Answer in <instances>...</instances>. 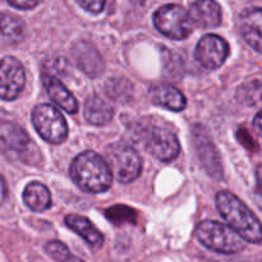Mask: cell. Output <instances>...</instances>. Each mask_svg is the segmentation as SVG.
<instances>
[{"instance_id": "obj_1", "label": "cell", "mask_w": 262, "mask_h": 262, "mask_svg": "<svg viewBox=\"0 0 262 262\" xmlns=\"http://www.w3.org/2000/svg\"><path fill=\"white\" fill-rule=\"evenodd\" d=\"M69 174L74 183L84 192L101 193L113 183V173L106 159L95 151L79 154L71 164Z\"/></svg>"}, {"instance_id": "obj_2", "label": "cell", "mask_w": 262, "mask_h": 262, "mask_svg": "<svg viewBox=\"0 0 262 262\" xmlns=\"http://www.w3.org/2000/svg\"><path fill=\"white\" fill-rule=\"evenodd\" d=\"M216 207L223 219L247 242H262V224L260 220L235 194L228 191L219 192L216 194Z\"/></svg>"}, {"instance_id": "obj_3", "label": "cell", "mask_w": 262, "mask_h": 262, "mask_svg": "<svg viewBox=\"0 0 262 262\" xmlns=\"http://www.w3.org/2000/svg\"><path fill=\"white\" fill-rule=\"evenodd\" d=\"M197 239L209 250L223 255H234L245 250L247 241L230 225L219 222H202L197 225Z\"/></svg>"}, {"instance_id": "obj_4", "label": "cell", "mask_w": 262, "mask_h": 262, "mask_svg": "<svg viewBox=\"0 0 262 262\" xmlns=\"http://www.w3.org/2000/svg\"><path fill=\"white\" fill-rule=\"evenodd\" d=\"M105 158L112 173L120 183H130L140 177L142 170L141 156L129 143L117 141L105 150Z\"/></svg>"}, {"instance_id": "obj_5", "label": "cell", "mask_w": 262, "mask_h": 262, "mask_svg": "<svg viewBox=\"0 0 262 262\" xmlns=\"http://www.w3.org/2000/svg\"><path fill=\"white\" fill-rule=\"evenodd\" d=\"M154 25L166 37L183 40L192 33L194 22L186 8L179 4H166L155 12Z\"/></svg>"}, {"instance_id": "obj_6", "label": "cell", "mask_w": 262, "mask_h": 262, "mask_svg": "<svg viewBox=\"0 0 262 262\" xmlns=\"http://www.w3.org/2000/svg\"><path fill=\"white\" fill-rule=\"evenodd\" d=\"M0 150L8 158L27 163L37 155V147L28 133L12 122L0 123Z\"/></svg>"}, {"instance_id": "obj_7", "label": "cell", "mask_w": 262, "mask_h": 262, "mask_svg": "<svg viewBox=\"0 0 262 262\" xmlns=\"http://www.w3.org/2000/svg\"><path fill=\"white\" fill-rule=\"evenodd\" d=\"M32 124L40 137L53 145L64 142L68 137L66 118L50 104H40L33 109Z\"/></svg>"}, {"instance_id": "obj_8", "label": "cell", "mask_w": 262, "mask_h": 262, "mask_svg": "<svg viewBox=\"0 0 262 262\" xmlns=\"http://www.w3.org/2000/svg\"><path fill=\"white\" fill-rule=\"evenodd\" d=\"M142 143L146 150L161 161H171L181 152V145L171 130L150 127L143 132Z\"/></svg>"}, {"instance_id": "obj_9", "label": "cell", "mask_w": 262, "mask_h": 262, "mask_svg": "<svg viewBox=\"0 0 262 262\" xmlns=\"http://www.w3.org/2000/svg\"><path fill=\"white\" fill-rule=\"evenodd\" d=\"M26 84V73L22 63L14 56L0 60V99L12 101L17 99Z\"/></svg>"}, {"instance_id": "obj_10", "label": "cell", "mask_w": 262, "mask_h": 262, "mask_svg": "<svg viewBox=\"0 0 262 262\" xmlns=\"http://www.w3.org/2000/svg\"><path fill=\"white\" fill-rule=\"evenodd\" d=\"M229 45L219 35H205L197 42L194 49V58L200 66L209 71L220 68L229 55Z\"/></svg>"}, {"instance_id": "obj_11", "label": "cell", "mask_w": 262, "mask_h": 262, "mask_svg": "<svg viewBox=\"0 0 262 262\" xmlns=\"http://www.w3.org/2000/svg\"><path fill=\"white\" fill-rule=\"evenodd\" d=\"M193 138L194 146H196L202 166L206 169L210 177L220 181L223 178L222 161H220V156L210 136L207 135L204 128L196 127L193 130Z\"/></svg>"}, {"instance_id": "obj_12", "label": "cell", "mask_w": 262, "mask_h": 262, "mask_svg": "<svg viewBox=\"0 0 262 262\" xmlns=\"http://www.w3.org/2000/svg\"><path fill=\"white\" fill-rule=\"evenodd\" d=\"M239 31L246 42L262 54V8H248L241 13Z\"/></svg>"}, {"instance_id": "obj_13", "label": "cell", "mask_w": 262, "mask_h": 262, "mask_svg": "<svg viewBox=\"0 0 262 262\" xmlns=\"http://www.w3.org/2000/svg\"><path fill=\"white\" fill-rule=\"evenodd\" d=\"M42 84L50 99L56 105L69 114H74L78 110V102L71 91L50 73H42Z\"/></svg>"}, {"instance_id": "obj_14", "label": "cell", "mask_w": 262, "mask_h": 262, "mask_svg": "<svg viewBox=\"0 0 262 262\" xmlns=\"http://www.w3.org/2000/svg\"><path fill=\"white\" fill-rule=\"evenodd\" d=\"M189 13L193 22L200 27L212 28L222 23V7L215 0H196Z\"/></svg>"}, {"instance_id": "obj_15", "label": "cell", "mask_w": 262, "mask_h": 262, "mask_svg": "<svg viewBox=\"0 0 262 262\" xmlns=\"http://www.w3.org/2000/svg\"><path fill=\"white\" fill-rule=\"evenodd\" d=\"M150 99L158 106H163L171 112H182L186 109V96L171 84L161 83L150 90Z\"/></svg>"}, {"instance_id": "obj_16", "label": "cell", "mask_w": 262, "mask_h": 262, "mask_svg": "<svg viewBox=\"0 0 262 262\" xmlns=\"http://www.w3.org/2000/svg\"><path fill=\"white\" fill-rule=\"evenodd\" d=\"M66 224L69 229H72L79 237L83 238L87 242V245L94 248V250H99L104 245V235H102V233L87 217L76 214L67 215Z\"/></svg>"}, {"instance_id": "obj_17", "label": "cell", "mask_w": 262, "mask_h": 262, "mask_svg": "<svg viewBox=\"0 0 262 262\" xmlns=\"http://www.w3.org/2000/svg\"><path fill=\"white\" fill-rule=\"evenodd\" d=\"M23 201L32 211H46L51 206L50 191L40 182H31L26 186L23 192Z\"/></svg>"}, {"instance_id": "obj_18", "label": "cell", "mask_w": 262, "mask_h": 262, "mask_svg": "<svg viewBox=\"0 0 262 262\" xmlns=\"http://www.w3.org/2000/svg\"><path fill=\"white\" fill-rule=\"evenodd\" d=\"M84 117L91 124L105 125L114 117V109L106 100L92 96L84 104Z\"/></svg>"}, {"instance_id": "obj_19", "label": "cell", "mask_w": 262, "mask_h": 262, "mask_svg": "<svg viewBox=\"0 0 262 262\" xmlns=\"http://www.w3.org/2000/svg\"><path fill=\"white\" fill-rule=\"evenodd\" d=\"M26 26L20 18L13 14H0V42L17 43L23 40Z\"/></svg>"}, {"instance_id": "obj_20", "label": "cell", "mask_w": 262, "mask_h": 262, "mask_svg": "<svg viewBox=\"0 0 262 262\" xmlns=\"http://www.w3.org/2000/svg\"><path fill=\"white\" fill-rule=\"evenodd\" d=\"M76 56L78 66L89 76L96 77L102 72V60L92 46L81 42L76 49Z\"/></svg>"}, {"instance_id": "obj_21", "label": "cell", "mask_w": 262, "mask_h": 262, "mask_svg": "<svg viewBox=\"0 0 262 262\" xmlns=\"http://www.w3.org/2000/svg\"><path fill=\"white\" fill-rule=\"evenodd\" d=\"M235 97L246 106H262V83L253 81L242 84L238 89Z\"/></svg>"}, {"instance_id": "obj_22", "label": "cell", "mask_w": 262, "mask_h": 262, "mask_svg": "<svg viewBox=\"0 0 262 262\" xmlns=\"http://www.w3.org/2000/svg\"><path fill=\"white\" fill-rule=\"evenodd\" d=\"M46 252L56 261H71V260H78L72 253L69 252L68 247L64 243L59 242V241H51L46 245L45 247Z\"/></svg>"}, {"instance_id": "obj_23", "label": "cell", "mask_w": 262, "mask_h": 262, "mask_svg": "<svg viewBox=\"0 0 262 262\" xmlns=\"http://www.w3.org/2000/svg\"><path fill=\"white\" fill-rule=\"evenodd\" d=\"M136 212L135 210H130L125 206H115L112 207L106 211V216L109 217V220H112L113 223L118 224V223H132L135 222Z\"/></svg>"}, {"instance_id": "obj_24", "label": "cell", "mask_w": 262, "mask_h": 262, "mask_svg": "<svg viewBox=\"0 0 262 262\" xmlns=\"http://www.w3.org/2000/svg\"><path fill=\"white\" fill-rule=\"evenodd\" d=\"M81 8H83L86 12L92 13V14H99L104 10L105 2L106 0H76Z\"/></svg>"}, {"instance_id": "obj_25", "label": "cell", "mask_w": 262, "mask_h": 262, "mask_svg": "<svg viewBox=\"0 0 262 262\" xmlns=\"http://www.w3.org/2000/svg\"><path fill=\"white\" fill-rule=\"evenodd\" d=\"M255 201L257 204L258 209L262 211V165H258L257 170H256Z\"/></svg>"}, {"instance_id": "obj_26", "label": "cell", "mask_w": 262, "mask_h": 262, "mask_svg": "<svg viewBox=\"0 0 262 262\" xmlns=\"http://www.w3.org/2000/svg\"><path fill=\"white\" fill-rule=\"evenodd\" d=\"M8 3L17 9H32L40 3V0H8Z\"/></svg>"}, {"instance_id": "obj_27", "label": "cell", "mask_w": 262, "mask_h": 262, "mask_svg": "<svg viewBox=\"0 0 262 262\" xmlns=\"http://www.w3.org/2000/svg\"><path fill=\"white\" fill-rule=\"evenodd\" d=\"M253 128H255V130L258 135L262 136V110L257 113V115L253 119Z\"/></svg>"}, {"instance_id": "obj_28", "label": "cell", "mask_w": 262, "mask_h": 262, "mask_svg": "<svg viewBox=\"0 0 262 262\" xmlns=\"http://www.w3.org/2000/svg\"><path fill=\"white\" fill-rule=\"evenodd\" d=\"M5 199H7V183H5V179L0 174V205L5 201Z\"/></svg>"}]
</instances>
